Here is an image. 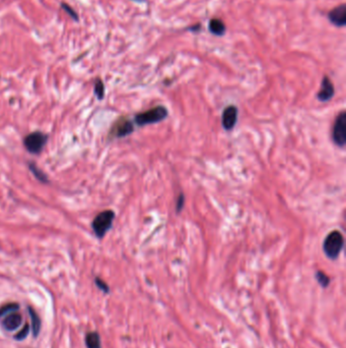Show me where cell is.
<instances>
[{
  "label": "cell",
  "instance_id": "cell-9",
  "mask_svg": "<svg viewBox=\"0 0 346 348\" xmlns=\"http://www.w3.org/2000/svg\"><path fill=\"white\" fill-rule=\"evenodd\" d=\"M329 20L336 27H344L346 25V5L341 4L328 14Z\"/></svg>",
  "mask_w": 346,
  "mask_h": 348
},
{
  "label": "cell",
  "instance_id": "cell-16",
  "mask_svg": "<svg viewBox=\"0 0 346 348\" xmlns=\"http://www.w3.org/2000/svg\"><path fill=\"white\" fill-rule=\"evenodd\" d=\"M95 93L96 95V97L102 100L104 98V95H105V87H104V83L103 82L100 80V79H97L96 81V85H95Z\"/></svg>",
  "mask_w": 346,
  "mask_h": 348
},
{
  "label": "cell",
  "instance_id": "cell-21",
  "mask_svg": "<svg viewBox=\"0 0 346 348\" xmlns=\"http://www.w3.org/2000/svg\"><path fill=\"white\" fill-rule=\"evenodd\" d=\"M96 286H97L98 288H100V289H101L103 292H105V293H109V291H110V288H109L108 284H107L106 282H104L102 279H100V278H96Z\"/></svg>",
  "mask_w": 346,
  "mask_h": 348
},
{
  "label": "cell",
  "instance_id": "cell-6",
  "mask_svg": "<svg viewBox=\"0 0 346 348\" xmlns=\"http://www.w3.org/2000/svg\"><path fill=\"white\" fill-rule=\"evenodd\" d=\"M134 131L133 123L129 118L122 116L113 124L110 130V137L112 139H120L131 135Z\"/></svg>",
  "mask_w": 346,
  "mask_h": 348
},
{
  "label": "cell",
  "instance_id": "cell-13",
  "mask_svg": "<svg viewBox=\"0 0 346 348\" xmlns=\"http://www.w3.org/2000/svg\"><path fill=\"white\" fill-rule=\"evenodd\" d=\"M29 313H30L31 321H32L33 335L35 336V337H37V336L39 335L40 330H41V320H40L38 314H37L32 307H29Z\"/></svg>",
  "mask_w": 346,
  "mask_h": 348
},
{
  "label": "cell",
  "instance_id": "cell-4",
  "mask_svg": "<svg viewBox=\"0 0 346 348\" xmlns=\"http://www.w3.org/2000/svg\"><path fill=\"white\" fill-rule=\"evenodd\" d=\"M332 139L336 146L343 148L346 143V113L340 112L335 119L332 130Z\"/></svg>",
  "mask_w": 346,
  "mask_h": 348
},
{
  "label": "cell",
  "instance_id": "cell-15",
  "mask_svg": "<svg viewBox=\"0 0 346 348\" xmlns=\"http://www.w3.org/2000/svg\"><path fill=\"white\" fill-rule=\"evenodd\" d=\"M19 308V306L15 303L4 305L0 307V318H4L5 316H7L11 313H15V311L18 310Z\"/></svg>",
  "mask_w": 346,
  "mask_h": 348
},
{
  "label": "cell",
  "instance_id": "cell-19",
  "mask_svg": "<svg viewBox=\"0 0 346 348\" xmlns=\"http://www.w3.org/2000/svg\"><path fill=\"white\" fill-rule=\"evenodd\" d=\"M61 7H62L63 10L66 11V13L71 17V19H73L74 20H78V16H77V14L72 9V7H71L69 4H67V3H65V2H62V3H61Z\"/></svg>",
  "mask_w": 346,
  "mask_h": 348
},
{
  "label": "cell",
  "instance_id": "cell-22",
  "mask_svg": "<svg viewBox=\"0 0 346 348\" xmlns=\"http://www.w3.org/2000/svg\"><path fill=\"white\" fill-rule=\"evenodd\" d=\"M132 1H135V2H138V3H141V2H144L145 0H132Z\"/></svg>",
  "mask_w": 346,
  "mask_h": 348
},
{
  "label": "cell",
  "instance_id": "cell-17",
  "mask_svg": "<svg viewBox=\"0 0 346 348\" xmlns=\"http://www.w3.org/2000/svg\"><path fill=\"white\" fill-rule=\"evenodd\" d=\"M30 168H31V170L33 171V173L35 174V176L38 178L40 182H43V183H47L48 182L46 175L41 170H39L38 168L36 167L35 164H30Z\"/></svg>",
  "mask_w": 346,
  "mask_h": 348
},
{
  "label": "cell",
  "instance_id": "cell-3",
  "mask_svg": "<svg viewBox=\"0 0 346 348\" xmlns=\"http://www.w3.org/2000/svg\"><path fill=\"white\" fill-rule=\"evenodd\" d=\"M115 213L112 210H106L98 213L93 221V229L98 238H103L113 225Z\"/></svg>",
  "mask_w": 346,
  "mask_h": 348
},
{
  "label": "cell",
  "instance_id": "cell-2",
  "mask_svg": "<svg viewBox=\"0 0 346 348\" xmlns=\"http://www.w3.org/2000/svg\"><path fill=\"white\" fill-rule=\"evenodd\" d=\"M344 247V237L339 230H333L324 239L323 250L326 257L332 261L338 259Z\"/></svg>",
  "mask_w": 346,
  "mask_h": 348
},
{
  "label": "cell",
  "instance_id": "cell-11",
  "mask_svg": "<svg viewBox=\"0 0 346 348\" xmlns=\"http://www.w3.org/2000/svg\"><path fill=\"white\" fill-rule=\"evenodd\" d=\"M209 30L213 35L224 36L226 33V25L219 19H212L209 21Z\"/></svg>",
  "mask_w": 346,
  "mask_h": 348
},
{
  "label": "cell",
  "instance_id": "cell-12",
  "mask_svg": "<svg viewBox=\"0 0 346 348\" xmlns=\"http://www.w3.org/2000/svg\"><path fill=\"white\" fill-rule=\"evenodd\" d=\"M85 345L88 348H102L101 337L96 332H90L85 336Z\"/></svg>",
  "mask_w": 346,
  "mask_h": 348
},
{
  "label": "cell",
  "instance_id": "cell-7",
  "mask_svg": "<svg viewBox=\"0 0 346 348\" xmlns=\"http://www.w3.org/2000/svg\"><path fill=\"white\" fill-rule=\"evenodd\" d=\"M239 110L234 105L226 107L221 114V125L227 131H231L236 126L238 123Z\"/></svg>",
  "mask_w": 346,
  "mask_h": 348
},
{
  "label": "cell",
  "instance_id": "cell-1",
  "mask_svg": "<svg viewBox=\"0 0 346 348\" xmlns=\"http://www.w3.org/2000/svg\"><path fill=\"white\" fill-rule=\"evenodd\" d=\"M169 116V111L167 107L163 105L155 106L152 109L140 112L135 115L134 123L138 126H144L148 124H154L165 121Z\"/></svg>",
  "mask_w": 346,
  "mask_h": 348
},
{
  "label": "cell",
  "instance_id": "cell-10",
  "mask_svg": "<svg viewBox=\"0 0 346 348\" xmlns=\"http://www.w3.org/2000/svg\"><path fill=\"white\" fill-rule=\"evenodd\" d=\"M22 323V317L19 314L11 313L4 317L2 321V326L7 331L17 330Z\"/></svg>",
  "mask_w": 346,
  "mask_h": 348
},
{
  "label": "cell",
  "instance_id": "cell-14",
  "mask_svg": "<svg viewBox=\"0 0 346 348\" xmlns=\"http://www.w3.org/2000/svg\"><path fill=\"white\" fill-rule=\"evenodd\" d=\"M315 278L321 287L327 288L330 285L331 279L329 278V276L327 274H325L323 271H320V270L317 271L315 274Z\"/></svg>",
  "mask_w": 346,
  "mask_h": 348
},
{
  "label": "cell",
  "instance_id": "cell-8",
  "mask_svg": "<svg viewBox=\"0 0 346 348\" xmlns=\"http://www.w3.org/2000/svg\"><path fill=\"white\" fill-rule=\"evenodd\" d=\"M334 94L335 89L334 86H333V82L327 76H325L322 80V82H321V89L317 94L318 100L321 102H328L333 98Z\"/></svg>",
  "mask_w": 346,
  "mask_h": 348
},
{
  "label": "cell",
  "instance_id": "cell-5",
  "mask_svg": "<svg viewBox=\"0 0 346 348\" xmlns=\"http://www.w3.org/2000/svg\"><path fill=\"white\" fill-rule=\"evenodd\" d=\"M47 140L48 136L40 133V131H35V133H32L24 138L23 143L28 152L32 154H39L45 147Z\"/></svg>",
  "mask_w": 346,
  "mask_h": 348
},
{
  "label": "cell",
  "instance_id": "cell-18",
  "mask_svg": "<svg viewBox=\"0 0 346 348\" xmlns=\"http://www.w3.org/2000/svg\"><path fill=\"white\" fill-rule=\"evenodd\" d=\"M29 332H30V326L28 325V324H26V325L23 326V328L15 336V339H17L19 341L26 339V337L29 335Z\"/></svg>",
  "mask_w": 346,
  "mask_h": 348
},
{
  "label": "cell",
  "instance_id": "cell-20",
  "mask_svg": "<svg viewBox=\"0 0 346 348\" xmlns=\"http://www.w3.org/2000/svg\"><path fill=\"white\" fill-rule=\"evenodd\" d=\"M184 206H185V195L183 193H180L176 202V212L181 213V211L184 209Z\"/></svg>",
  "mask_w": 346,
  "mask_h": 348
}]
</instances>
